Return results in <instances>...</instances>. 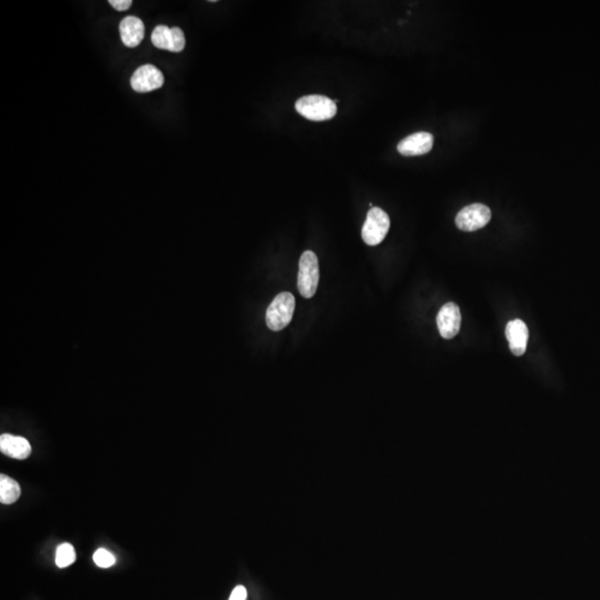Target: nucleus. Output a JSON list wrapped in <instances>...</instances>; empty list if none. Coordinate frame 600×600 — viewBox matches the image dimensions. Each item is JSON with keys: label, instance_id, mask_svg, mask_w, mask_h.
Returning <instances> with one entry per match:
<instances>
[{"label": "nucleus", "instance_id": "nucleus-1", "mask_svg": "<svg viewBox=\"0 0 600 600\" xmlns=\"http://www.w3.org/2000/svg\"><path fill=\"white\" fill-rule=\"evenodd\" d=\"M295 107L299 115L312 121H329L337 114L336 102L322 94L304 96L297 100Z\"/></svg>", "mask_w": 600, "mask_h": 600}, {"label": "nucleus", "instance_id": "nucleus-2", "mask_svg": "<svg viewBox=\"0 0 600 600\" xmlns=\"http://www.w3.org/2000/svg\"><path fill=\"white\" fill-rule=\"evenodd\" d=\"M295 306L294 295L287 291L277 295L266 312V323L270 331H281L286 328L294 316Z\"/></svg>", "mask_w": 600, "mask_h": 600}, {"label": "nucleus", "instance_id": "nucleus-3", "mask_svg": "<svg viewBox=\"0 0 600 600\" xmlns=\"http://www.w3.org/2000/svg\"><path fill=\"white\" fill-rule=\"evenodd\" d=\"M319 283V264L317 255L307 250L299 260L298 290L304 298H312Z\"/></svg>", "mask_w": 600, "mask_h": 600}, {"label": "nucleus", "instance_id": "nucleus-4", "mask_svg": "<svg viewBox=\"0 0 600 600\" xmlns=\"http://www.w3.org/2000/svg\"><path fill=\"white\" fill-rule=\"evenodd\" d=\"M391 219L381 208L372 207L362 227V237L368 246H377L387 236Z\"/></svg>", "mask_w": 600, "mask_h": 600}, {"label": "nucleus", "instance_id": "nucleus-5", "mask_svg": "<svg viewBox=\"0 0 600 600\" xmlns=\"http://www.w3.org/2000/svg\"><path fill=\"white\" fill-rule=\"evenodd\" d=\"M491 218L489 208L482 204H472L463 208L456 217V225L460 231H475L487 225Z\"/></svg>", "mask_w": 600, "mask_h": 600}, {"label": "nucleus", "instance_id": "nucleus-6", "mask_svg": "<svg viewBox=\"0 0 600 600\" xmlns=\"http://www.w3.org/2000/svg\"><path fill=\"white\" fill-rule=\"evenodd\" d=\"M152 42L158 49L169 50L173 53H180L186 45L184 32L178 27H169L159 25L154 29Z\"/></svg>", "mask_w": 600, "mask_h": 600}, {"label": "nucleus", "instance_id": "nucleus-7", "mask_svg": "<svg viewBox=\"0 0 600 600\" xmlns=\"http://www.w3.org/2000/svg\"><path fill=\"white\" fill-rule=\"evenodd\" d=\"M164 82H165V78H164L163 73L152 65L139 67L130 80L133 90L140 94L159 90L160 87H163Z\"/></svg>", "mask_w": 600, "mask_h": 600}, {"label": "nucleus", "instance_id": "nucleus-8", "mask_svg": "<svg viewBox=\"0 0 600 600\" xmlns=\"http://www.w3.org/2000/svg\"><path fill=\"white\" fill-rule=\"evenodd\" d=\"M462 325V314L459 307L453 302L443 305L437 314V326L441 337L451 339L458 335Z\"/></svg>", "mask_w": 600, "mask_h": 600}, {"label": "nucleus", "instance_id": "nucleus-9", "mask_svg": "<svg viewBox=\"0 0 600 600\" xmlns=\"http://www.w3.org/2000/svg\"><path fill=\"white\" fill-rule=\"evenodd\" d=\"M434 136L426 131H420L416 134L406 137L397 146L399 154L406 157L420 156L428 154L433 149Z\"/></svg>", "mask_w": 600, "mask_h": 600}, {"label": "nucleus", "instance_id": "nucleus-10", "mask_svg": "<svg viewBox=\"0 0 600 600\" xmlns=\"http://www.w3.org/2000/svg\"><path fill=\"white\" fill-rule=\"evenodd\" d=\"M506 337L509 343V348L515 356H522L526 353L529 331L522 320H511L507 324Z\"/></svg>", "mask_w": 600, "mask_h": 600}, {"label": "nucleus", "instance_id": "nucleus-11", "mask_svg": "<svg viewBox=\"0 0 600 600\" xmlns=\"http://www.w3.org/2000/svg\"><path fill=\"white\" fill-rule=\"evenodd\" d=\"M0 451L6 456L24 460L30 456L32 446L26 438L4 434L0 436Z\"/></svg>", "mask_w": 600, "mask_h": 600}, {"label": "nucleus", "instance_id": "nucleus-12", "mask_svg": "<svg viewBox=\"0 0 600 600\" xmlns=\"http://www.w3.org/2000/svg\"><path fill=\"white\" fill-rule=\"evenodd\" d=\"M119 30H121V37L123 45L127 47H137L144 39V23L138 17L127 16L126 18H123L119 25Z\"/></svg>", "mask_w": 600, "mask_h": 600}, {"label": "nucleus", "instance_id": "nucleus-13", "mask_svg": "<svg viewBox=\"0 0 600 600\" xmlns=\"http://www.w3.org/2000/svg\"><path fill=\"white\" fill-rule=\"evenodd\" d=\"M21 489L18 482L13 478L1 475L0 476V501L4 505H11L18 501Z\"/></svg>", "mask_w": 600, "mask_h": 600}, {"label": "nucleus", "instance_id": "nucleus-14", "mask_svg": "<svg viewBox=\"0 0 600 600\" xmlns=\"http://www.w3.org/2000/svg\"><path fill=\"white\" fill-rule=\"evenodd\" d=\"M76 561V551L71 544H61L56 551V565L59 568H66Z\"/></svg>", "mask_w": 600, "mask_h": 600}, {"label": "nucleus", "instance_id": "nucleus-15", "mask_svg": "<svg viewBox=\"0 0 600 600\" xmlns=\"http://www.w3.org/2000/svg\"><path fill=\"white\" fill-rule=\"evenodd\" d=\"M94 563L100 568H109L114 566L116 563L115 556L111 551H106L104 548H100L92 556Z\"/></svg>", "mask_w": 600, "mask_h": 600}, {"label": "nucleus", "instance_id": "nucleus-16", "mask_svg": "<svg viewBox=\"0 0 600 600\" xmlns=\"http://www.w3.org/2000/svg\"><path fill=\"white\" fill-rule=\"evenodd\" d=\"M109 4H111V7L115 8L116 11H125L130 8L133 1L131 0H111Z\"/></svg>", "mask_w": 600, "mask_h": 600}, {"label": "nucleus", "instance_id": "nucleus-17", "mask_svg": "<svg viewBox=\"0 0 600 600\" xmlns=\"http://www.w3.org/2000/svg\"><path fill=\"white\" fill-rule=\"evenodd\" d=\"M247 599V590L244 586H237L235 589L231 592V598L229 600H246Z\"/></svg>", "mask_w": 600, "mask_h": 600}]
</instances>
